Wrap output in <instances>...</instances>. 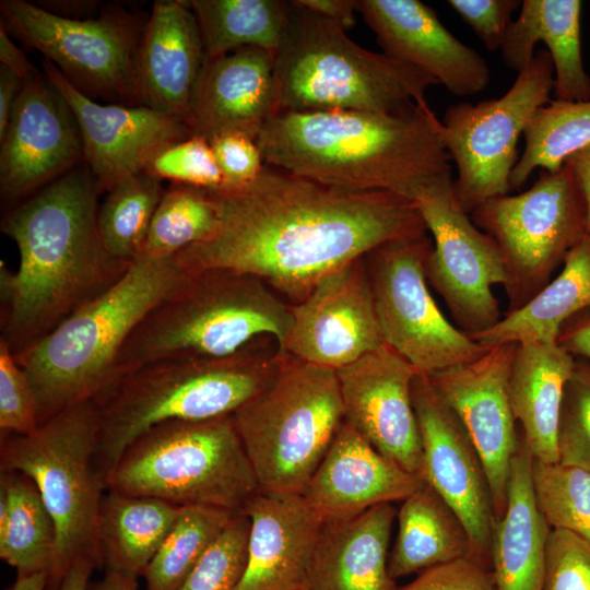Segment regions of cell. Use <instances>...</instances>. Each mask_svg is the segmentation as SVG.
<instances>
[{"label": "cell", "mask_w": 590, "mask_h": 590, "mask_svg": "<svg viewBox=\"0 0 590 590\" xmlns=\"http://www.w3.org/2000/svg\"><path fill=\"white\" fill-rule=\"evenodd\" d=\"M558 462L590 470V361L575 358L565 385L558 430Z\"/></svg>", "instance_id": "b9f144b4"}, {"label": "cell", "mask_w": 590, "mask_h": 590, "mask_svg": "<svg viewBox=\"0 0 590 590\" xmlns=\"http://www.w3.org/2000/svg\"><path fill=\"white\" fill-rule=\"evenodd\" d=\"M581 10L580 0H523L500 48L505 64L519 73L542 42L553 62L556 99H590V76L581 54Z\"/></svg>", "instance_id": "f1b7e54d"}, {"label": "cell", "mask_w": 590, "mask_h": 590, "mask_svg": "<svg viewBox=\"0 0 590 590\" xmlns=\"http://www.w3.org/2000/svg\"><path fill=\"white\" fill-rule=\"evenodd\" d=\"M273 66V55L259 47L205 58L192 98V134L209 141L236 132L256 141L275 114Z\"/></svg>", "instance_id": "d4e9b609"}, {"label": "cell", "mask_w": 590, "mask_h": 590, "mask_svg": "<svg viewBox=\"0 0 590 590\" xmlns=\"http://www.w3.org/2000/svg\"><path fill=\"white\" fill-rule=\"evenodd\" d=\"M107 489L237 514L260 491L232 415L151 427L122 452Z\"/></svg>", "instance_id": "9c48e42d"}, {"label": "cell", "mask_w": 590, "mask_h": 590, "mask_svg": "<svg viewBox=\"0 0 590 590\" xmlns=\"http://www.w3.org/2000/svg\"><path fill=\"white\" fill-rule=\"evenodd\" d=\"M244 512L247 559L235 590H307L323 518L297 493L259 491Z\"/></svg>", "instance_id": "603a6c76"}, {"label": "cell", "mask_w": 590, "mask_h": 590, "mask_svg": "<svg viewBox=\"0 0 590 590\" xmlns=\"http://www.w3.org/2000/svg\"><path fill=\"white\" fill-rule=\"evenodd\" d=\"M99 515L101 559L107 569L140 576L173 529L181 506L107 489Z\"/></svg>", "instance_id": "d6a6232c"}, {"label": "cell", "mask_w": 590, "mask_h": 590, "mask_svg": "<svg viewBox=\"0 0 590 590\" xmlns=\"http://www.w3.org/2000/svg\"><path fill=\"white\" fill-rule=\"evenodd\" d=\"M292 323L285 304L262 280L226 269L190 272L138 326L118 363V382L161 361L224 358L273 338Z\"/></svg>", "instance_id": "5b68a950"}, {"label": "cell", "mask_w": 590, "mask_h": 590, "mask_svg": "<svg viewBox=\"0 0 590 590\" xmlns=\"http://www.w3.org/2000/svg\"><path fill=\"white\" fill-rule=\"evenodd\" d=\"M249 530L248 516L236 515L178 590H235L246 566Z\"/></svg>", "instance_id": "60d3db41"}, {"label": "cell", "mask_w": 590, "mask_h": 590, "mask_svg": "<svg viewBox=\"0 0 590 590\" xmlns=\"http://www.w3.org/2000/svg\"><path fill=\"white\" fill-rule=\"evenodd\" d=\"M534 499L548 527L590 542V470L532 459Z\"/></svg>", "instance_id": "ab89813d"}, {"label": "cell", "mask_w": 590, "mask_h": 590, "mask_svg": "<svg viewBox=\"0 0 590 590\" xmlns=\"http://www.w3.org/2000/svg\"><path fill=\"white\" fill-rule=\"evenodd\" d=\"M305 9L335 23L344 31L355 24L357 0H294Z\"/></svg>", "instance_id": "f907efd6"}, {"label": "cell", "mask_w": 590, "mask_h": 590, "mask_svg": "<svg viewBox=\"0 0 590 590\" xmlns=\"http://www.w3.org/2000/svg\"><path fill=\"white\" fill-rule=\"evenodd\" d=\"M556 342L575 358L590 361V307L577 312L560 326Z\"/></svg>", "instance_id": "681fc988"}, {"label": "cell", "mask_w": 590, "mask_h": 590, "mask_svg": "<svg viewBox=\"0 0 590 590\" xmlns=\"http://www.w3.org/2000/svg\"><path fill=\"white\" fill-rule=\"evenodd\" d=\"M397 511L381 504L350 518L323 520L307 590H397L388 570Z\"/></svg>", "instance_id": "4316f807"}, {"label": "cell", "mask_w": 590, "mask_h": 590, "mask_svg": "<svg viewBox=\"0 0 590 590\" xmlns=\"http://www.w3.org/2000/svg\"><path fill=\"white\" fill-rule=\"evenodd\" d=\"M211 191L217 224L175 257L180 266L251 274L295 303L375 248L427 234L409 198L342 190L267 164L247 185Z\"/></svg>", "instance_id": "6da1fadb"}, {"label": "cell", "mask_w": 590, "mask_h": 590, "mask_svg": "<svg viewBox=\"0 0 590 590\" xmlns=\"http://www.w3.org/2000/svg\"><path fill=\"white\" fill-rule=\"evenodd\" d=\"M158 179L209 190L223 187V177L210 143L197 135L162 150L145 169Z\"/></svg>", "instance_id": "7bdbcfd3"}, {"label": "cell", "mask_w": 590, "mask_h": 590, "mask_svg": "<svg viewBox=\"0 0 590 590\" xmlns=\"http://www.w3.org/2000/svg\"><path fill=\"white\" fill-rule=\"evenodd\" d=\"M523 135L526 145L511 172L510 189H519L536 168H560L590 144V99L550 101L534 113Z\"/></svg>", "instance_id": "d590c367"}, {"label": "cell", "mask_w": 590, "mask_h": 590, "mask_svg": "<svg viewBox=\"0 0 590 590\" xmlns=\"http://www.w3.org/2000/svg\"><path fill=\"white\" fill-rule=\"evenodd\" d=\"M101 190L76 166L1 221L16 245L15 271L1 266V340L17 356L82 305L116 284L132 262L113 257L97 227Z\"/></svg>", "instance_id": "7a4b0ae2"}, {"label": "cell", "mask_w": 590, "mask_h": 590, "mask_svg": "<svg viewBox=\"0 0 590 590\" xmlns=\"http://www.w3.org/2000/svg\"><path fill=\"white\" fill-rule=\"evenodd\" d=\"M452 180L423 188L414 201L433 237L427 281L445 300L456 327L472 337L502 319L492 286L504 284L505 272L494 239L457 203Z\"/></svg>", "instance_id": "9a60e30c"}, {"label": "cell", "mask_w": 590, "mask_h": 590, "mask_svg": "<svg viewBox=\"0 0 590 590\" xmlns=\"http://www.w3.org/2000/svg\"><path fill=\"white\" fill-rule=\"evenodd\" d=\"M264 164L347 191H389L414 201L452 179L441 121L426 104L400 113L278 111L256 139Z\"/></svg>", "instance_id": "3957f363"}, {"label": "cell", "mask_w": 590, "mask_h": 590, "mask_svg": "<svg viewBox=\"0 0 590 590\" xmlns=\"http://www.w3.org/2000/svg\"><path fill=\"white\" fill-rule=\"evenodd\" d=\"M427 234L386 243L364 257L386 344L427 375L471 363L488 349L446 319L429 293Z\"/></svg>", "instance_id": "5bb4252c"}, {"label": "cell", "mask_w": 590, "mask_h": 590, "mask_svg": "<svg viewBox=\"0 0 590 590\" xmlns=\"http://www.w3.org/2000/svg\"><path fill=\"white\" fill-rule=\"evenodd\" d=\"M208 142L223 177L221 189L241 187L260 174L264 162L253 139L232 132L216 135Z\"/></svg>", "instance_id": "bcb514c9"}, {"label": "cell", "mask_w": 590, "mask_h": 590, "mask_svg": "<svg viewBox=\"0 0 590 590\" xmlns=\"http://www.w3.org/2000/svg\"><path fill=\"white\" fill-rule=\"evenodd\" d=\"M273 62L275 113L394 114L426 104L427 90L438 85L411 64L361 47L342 27L295 1Z\"/></svg>", "instance_id": "52a82bcc"}, {"label": "cell", "mask_w": 590, "mask_h": 590, "mask_svg": "<svg viewBox=\"0 0 590 590\" xmlns=\"http://www.w3.org/2000/svg\"><path fill=\"white\" fill-rule=\"evenodd\" d=\"M532 459L520 436L510 469L506 509L493 529L491 571L496 590H543L552 529L535 504Z\"/></svg>", "instance_id": "83f0119b"}, {"label": "cell", "mask_w": 590, "mask_h": 590, "mask_svg": "<svg viewBox=\"0 0 590 590\" xmlns=\"http://www.w3.org/2000/svg\"><path fill=\"white\" fill-rule=\"evenodd\" d=\"M98 434L97 402L85 401L32 434L1 438L0 470L26 475L55 522L56 557L48 580L52 589L75 560L102 563L98 528L107 486L95 465Z\"/></svg>", "instance_id": "30bf717a"}, {"label": "cell", "mask_w": 590, "mask_h": 590, "mask_svg": "<svg viewBox=\"0 0 590 590\" xmlns=\"http://www.w3.org/2000/svg\"><path fill=\"white\" fill-rule=\"evenodd\" d=\"M397 590H496L491 569L471 557L422 571Z\"/></svg>", "instance_id": "c3c4849f"}, {"label": "cell", "mask_w": 590, "mask_h": 590, "mask_svg": "<svg viewBox=\"0 0 590 590\" xmlns=\"http://www.w3.org/2000/svg\"><path fill=\"white\" fill-rule=\"evenodd\" d=\"M24 82L0 64V139L3 138Z\"/></svg>", "instance_id": "f5cc1de1"}, {"label": "cell", "mask_w": 590, "mask_h": 590, "mask_svg": "<svg viewBox=\"0 0 590 590\" xmlns=\"http://www.w3.org/2000/svg\"><path fill=\"white\" fill-rule=\"evenodd\" d=\"M98 564L91 558L75 560L64 574L57 590H90L88 581Z\"/></svg>", "instance_id": "11a10c76"}, {"label": "cell", "mask_w": 590, "mask_h": 590, "mask_svg": "<svg viewBox=\"0 0 590 590\" xmlns=\"http://www.w3.org/2000/svg\"><path fill=\"white\" fill-rule=\"evenodd\" d=\"M412 401L422 444V479L463 521L473 559L491 569L496 521L482 459L462 422L434 388L427 374L415 375Z\"/></svg>", "instance_id": "2e32d148"}, {"label": "cell", "mask_w": 590, "mask_h": 590, "mask_svg": "<svg viewBox=\"0 0 590 590\" xmlns=\"http://www.w3.org/2000/svg\"><path fill=\"white\" fill-rule=\"evenodd\" d=\"M202 38L205 58L223 56L243 47H259L273 56L285 34L292 1L190 0Z\"/></svg>", "instance_id": "e575fe53"}, {"label": "cell", "mask_w": 590, "mask_h": 590, "mask_svg": "<svg viewBox=\"0 0 590 590\" xmlns=\"http://www.w3.org/2000/svg\"><path fill=\"white\" fill-rule=\"evenodd\" d=\"M449 5L473 30L489 51L500 50L520 0H449Z\"/></svg>", "instance_id": "7dc6e473"}, {"label": "cell", "mask_w": 590, "mask_h": 590, "mask_svg": "<svg viewBox=\"0 0 590 590\" xmlns=\"http://www.w3.org/2000/svg\"><path fill=\"white\" fill-rule=\"evenodd\" d=\"M564 164L571 169L583 193L588 211V231H590V144L569 156Z\"/></svg>", "instance_id": "db71d44e"}, {"label": "cell", "mask_w": 590, "mask_h": 590, "mask_svg": "<svg viewBox=\"0 0 590 590\" xmlns=\"http://www.w3.org/2000/svg\"><path fill=\"white\" fill-rule=\"evenodd\" d=\"M357 12L376 35L384 54L411 64L458 97L482 92L491 70L418 0H357Z\"/></svg>", "instance_id": "7402d4cb"}, {"label": "cell", "mask_w": 590, "mask_h": 590, "mask_svg": "<svg viewBox=\"0 0 590 590\" xmlns=\"http://www.w3.org/2000/svg\"><path fill=\"white\" fill-rule=\"evenodd\" d=\"M517 347L515 343L496 345L471 363L428 375L482 459L496 520L506 509L511 463L520 440L508 393Z\"/></svg>", "instance_id": "d6986e66"}, {"label": "cell", "mask_w": 590, "mask_h": 590, "mask_svg": "<svg viewBox=\"0 0 590 590\" xmlns=\"http://www.w3.org/2000/svg\"><path fill=\"white\" fill-rule=\"evenodd\" d=\"M217 220V202L211 190L172 184L154 213L142 255L155 259L175 258L205 239Z\"/></svg>", "instance_id": "f35d334b"}, {"label": "cell", "mask_w": 590, "mask_h": 590, "mask_svg": "<svg viewBox=\"0 0 590 590\" xmlns=\"http://www.w3.org/2000/svg\"><path fill=\"white\" fill-rule=\"evenodd\" d=\"M553 87L552 58L540 49L503 96L447 108L441 138L457 167L452 193L465 213L509 192L518 140L534 113L551 101Z\"/></svg>", "instance_id": "4fadbf2b"}, {"label": "cell", "mask_w": 590, "mask_h": 590, "mask_svg": "<svg viewBox=\"0 0 590 590\" xmlns=\"http://www.w3.org/2000/svg\"><path fill=\"white\" fill-rule=\"evenodd\" d=\"M416 374L386 343L337 370L344 422L379 452L422 479V444L412 401Z\"/></svg>", "instance_id": "44dd1931"}, {"label": "cell", "mask_w": 590, "mask_h": 590, "mask_svg": "<svg viewBox=\"0 0 590 590\" xmlns=\"http://www.w3.org/2000/svg\"><path fill=\"white\" fill-rule=\"evenodd\" d=\"M470 216L500 252L507 312L535 297L588 232L586 200L566 164L542 169L528 190L491 198Z\"/></svg>", "instance_id": "8fae6325"}, {"label": "cell", "mask_w": 590, "mask_h": 590, "mask_svg": "<svg viewBox=\"0 0 590 590\" xmlns=\"http://www.w3.org/2000/svg\"><path fill=\"white\" fill-rule=\"evenodd\" d=\"M575 357L556 341L518 344L508 393L520 435L535 460L558 462L557 430L565 385Z\"/></svg>", "instance_id": "f546056e"}, {"label": "cell", "mask_w": 590, "mask_h": 590, "mask_svg": "<svg viewBox=\"0 0 590 590\" xmlns=\"http://www.w3.org/2000/svg\"><path fill=\"white\" fill-rule=\"evenodd\" d=\"M0 471V557L17 574L49 577L57 547L55 522L26 475Z\"/></svg>", "instance_id": "836d02e7"}, {"label": "cell", "mask_w": 590, "mask_h": 590, "mask_svg": "<svg viewBox=\"0 0 590 590\" xmlns=\"http://www.w3.org/2000/svg\"><path fill=\"white\" fill-rule=\"evenodd\" d=\"M164 192L162 180L146 170L108 191L98 206L97 227L104 247L113 257L133 262L142 255Z\"/></svg>", "instance_id": "8d00e7d4"}, {"label": "cell", "mask_w": 590, "mask_h": 590, "mask_svg": "<svg viewBox=\"0 0 590 590\" xmlns=\"http://www.w3.org/2000/svg\"><path fill=\"white\" fill-rule=\"evenodd\" d=\"M1 23L40 52L81 93L142 105L139 60L145 24L125 11L71 19L25 0H2Z\"/></svg>", "instance_id": "7c38bea8"}, {"label": "cell", "mask_w": 590, "mask_h": 590, "mask_svg": "<svg viewBox=\"0 0 590 590\" xmlns=\"http://www.w3.org/2000/svg\"><path fill=\"white\" fill-rule=\"evenodd\" d=\"M424 484L343 422L302 495L323 520L344 519L402 502Z\"/></svg>", "instance_id": "cb8c5ba5"}, {"label": "cell", "mask_w": 590, "mask_h": 590, "mask_svg": "<svg viewBox=\"0 0 590 590\" xmlns=\"http://www.w3.org/2000/svg\"><path fill=\"white\" fill-rule=\"evenodd\" d=\"M543 590H590V542L566 530H551Z\"/></svg>", "instance_id": "f6af8a7d"}, {"label": "cell", "mask_w": 590, "mask_h": 590, "mask_svg": "<svg viewBox=\"0 0 590 590\" xmlns=\"http://www.w3.org/2000/svg\"><path fill=\"white\" fill-rule=\"evenodd\" d=\"M236 515L215 507H181L173 529L142 574L145 590H178Z\"/></svg>", "instance_id": "74e56055"}, {"label": "cell", "mask_w": 590, "mask_h": 590, "mask_svg": "<svg viewBox=\"0 0 590 590\" xmlns=\"http://www.w3.org/2000/svg\"><path fill=\"white\" fill-rule=\"evenodd\" d=\"M48 574H17L10 590H45L48 587Z\"/></svg>", "instance_id": "6f0895ef"}, {"label": "cell", "mask_w": 590, "mask_h": 590, "mask_svg": "<svg viewBox=\"0 0 590 590\" xmlns=\"http://www.w3.org/2000/svg\"><path fill=\"white\" fill-rule=\"evenodd\" d=\"M46 78L69 104L83 141L84 163L101 190L142 173L165 148L192 137L181 120L145 105L99 104L44 59Z\"/></svg>", "instance_id": "ffe728a7"}, {"label": "cell", "mask_w": 590, "mask_h": 590, "mask_svg": "<svg viewBox=\"0 0 590 590\" xmlns=\"http://www.w3.org/2000/svg\"><path fill=\"white\" fill-rule=\"evenodd\" d=\"M38 427V401L34 387L9 345L0 339L1 438L32 434Z\"/></svg>", "instance_id": "ee69618b"}, {"label": "cell", "mask_w": 590, "mask_h": 590, "mask_svg": "<svg viewBox=\"0 0 590 590\" xmlns=\"http://www.w3.org/2000/svg\"><path fill=\"white\" fill-rule=\"evenodd\" d=\"M0 62L23 82L30 80L35 73L32 63L25 54L11 40L8 28L0 25Z\"/></svg>", "instance_id": "816d5d0a"}, {"label": "cell", "mask_w": 590, "mask_h": 590, "mask_svg": "<svg viewBox=\"0 0 590 590\" xmlns=\"http://www.w3.org/2000/svg\"><path fill=\"white\" fill-rule=\"evenodd\" d=\"M135 576L107 569L105 576L91 590H139Z\"/></svg>", "instance_id": "9f6ffc18"}, {"label": "cell", "mask_w": 590, "mask_h": 590, "mask_svg": "<svg viewBox=\"0 0 590 590\" xmlns=\"http://www.w3.org/2000/svg\"><path fill=\"white\" fill-rule=\"evenodd\" d=\"M204 60L200 30L188 2L155 1L145 23L140 51L142 105L189 127L192 98Z\"/></svg>", "instance_id": "484cf974"}, {"label": "cell", "mask_w": 590, "mask_h": 590, "mask_svg": "<svg viewBox=\"0 0 590 590\" xmlns=\"http://www.w3.org/2000/svg\"><path fill=\"white\" fill-rule=\"evenodd\" d=\"M398 533L388 558L392 579L473 558L469 532L458 514L428 484L401 502Z\"/></svg>", "instance_id": "4dcf8cb0"}, {"label": "cell", "mask_w": 590, "mask_h": 590, "mask_svg": "<svg viewBox=\"0 0 590 590\" xmlns=\"http://www.w3.org/2000/svg\"><path fill=\"white\" fill-rule=\"evenodd\" d=\"M232 416L259 489L302 494L344 422L337 371L284 353Z\"/></svg>", "instance_id": "ba28073f"}, {"label": "cell", "mask_w": 590, "mask_h": 590, "mask_svg": "<svg viewBox=\"0 0 590 590\" xmlns=\"http://www.w3.org/2000/svg\"><path fill=\"white\" fill-rule=\"evenodd\" d=\"M176 258H137L110 288L15 356L37 397L39 425L118 382V363L143 319L188 278Z\"/></svg>", "instance_id": "277c9868"}, {"label": "cell", "mask_w": 590, "mask_h": 590, "mask_svg": "<svg viewBox=\"0 0 590 590\" xmlns=\"http://www.w3.org/2000/svg\"><path fill=\"white\" fill-rule=\"evenodd\" d=\"M587 307H590V231L568 252L559 274L535 297L470 338L487 349L506 343L556 341L560 326Z\"/></svg>", "instance_id": "1f68e13d"}, {"label": "cell", "mask_w": 590, "mask_h": 590, "mask_svg": "<svg viewBox=\"0 0 590 590\" xmlns=\"http://www.w3.org/2000/svg\"><path fill=\"white\" fill-rule=\"evenodd\" d=\"M0 144L1 197L12 202L84 162L75 116L45 74L24 82Z\"/></svg>", "instance_id": "ac0fdd59"}, {"label": "cell", "mask_w": 590, "mask_h": 590, "mask_svg": "<svg viewBox=\"0 0 590 590\" xmlns=\"http://www.w3.org/2000/svg\"><path fill=\"white\" fill-rule=\"evenodd\" d=\"M284 353L259 347L224 358L168 359L144 365L96 400V469L106 483L127 447L151 427L173 421L233 415L271 379Z\"/></svg>", "instance_id": "8992f818"}, {"label": "cell", "mask_w": 590, "mask_h": 590, "mask_svg": "<svg viewBox=\"0 0 590 590\" xmlns=\"http://www.w3.org/2000/svg\"><path fill=\"white\" fill-rule=\"evenodd\" d=\"M291 311L279 350L306 363L337 371L385 344L364 257L322 279Z\"/></svg>", "instance_id": "e0dca14e"}]
</instances>
